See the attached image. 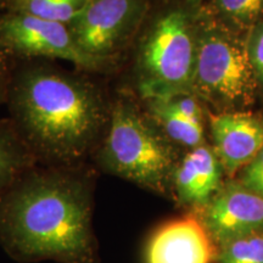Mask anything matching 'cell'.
<instances>
[{"instance_id": "8fae6325", "label": "cell", "mask_w": 263, "mask_h": 263, "mask_svg": "<svg viewBox=\"0 0 263 263\" xmlns=\"http://www.w3.org/2000/svg\"><path fill=\"white\" fill-rule=\"evenodd\" d=\"M223 170L215 150L205 144L192 149L177 164L172 188L180 206L199 213L223 185Z\"/></svg>"}, {"instance_id": "6da1fadb", "label": "cell", "mask_w": 263, "mask_h": 263, "mask_svg": "<svg viewBox=\"0 0 263 263\" xmlns=\"http://www.w3.org/2000/svg\"><path fill=\"white\" fill-rule=\"evenodd\" d=\"M91 215L88 177L32 168L0 196V245L22 263H100Z\"/></svg>"}, {"instance_id": "2e32d148", "label": "cell", "mask_w": 263, "mask_h": 263, "mask_svg": "<svg viewBox=\"0 0 263 263\" xmlns=\"http://www.w3.org/2000/svg\"><path fill=\"white\" fill-rule=\"evenodd\" d=\"M216 263H263V234L248 236L217 248Z\"/></svg>"}, {"instance_id": "52a82bcc", "label": "cell", "mask_w": 263, "mask_h": 263, "mask_svg": "<svg viewBox=\"0 0 263 263\" xmlns=\"http://www.w3.org/2000/svg\"><path fill=\"white\" fill-rule=\"evenodd\" d=\"M145 8L146 0H89L68 27L78 47L104 64L136 29Z\"/></svg>"}, {"instance_id": "7c38bea8", "label": "cell", "mask_w": 263, "mask_h": 263, "mask_svg": "<svg viewBox=\"0 0 263 263\" xmlns=\"http://www.w3.org/2000/svg\"><path fill=\"white\" fill-rule=\"evenodd\" d=\"M34 156L15 128L0 124V196L32 170Z\"/></svg>"}, {"instance_id": "277c9868", "label": "cell", "mask_w": 263, "mask_h": 263, "mask_svg": "<svg viewBox=\"0 0 263 263\" xmlns=\"http://www.w3.org/2000/svg\"><path fill=\"white\" fill-rule=\"evenodd\" d=\"M195 38L193 93L226 108L252 104L258 82L246 43L211 17L200 20Z\"/></svg>"}, {"instance_id": "4fadbf2b", "label": "cell", "mask_w": 263, "mask_h": 263, "mask_svg": "<svg viewBox=\"0 0 263 263\" xmlns=\"http://www.w3.org/2000/svg\"><path fill=\"white\" fill-rule=\"evenodd\" d=\"M151 112L161 123L170 139L180 145L189 147L190 150L203 144V128L202 123L194 122L182 115L174 112L163 105L161 101L150 100Z\"/></svg>"}, {"instance_id": "9a60e30c", "label": "cell", "mask_w": 263, "mask_h": 263, "mask_svg": "<svg viewBox=\"0 0 263 263\" xmlns=\"http://www.w3.org/2000/svg\"><path fill=\"white\" fill-rule=\"evenodd\" d=\"M213 9L224 22L236 27H250L261 22L263 0H213Z\"/></svg>"}, {"instance_id": "e0dca14e", "label": "cell", "mask_w": 263, "mask_h": 263, "mask_svg": "<svg viewBox=\"0 0 263 263\" xmlns=\"http://www.w3.org/2000/svg\"><path fill=\"white\" fill-rule=\"evenodd\" d=\"M155 100L161 101L174 112L182 115L183 117L189 118L194 122L202 123V110L193 94H178L170 98L155 99Z\"/></svg>"}, {"instance_id": "9c48e42d", "label": "cell", "mask_w": 263, "mask_h": 263, "mask_svg": "<svg viewBox=\"0 0 263 263\" xmlns=\"http://www.w3.org/2000/svg\"><path fill=\"white\" fill-rule=\"evenodd\" d=\"M217 246L196 213L160 226L147 240L145 263H213Z\"/></svg>"}, {"instance_id": "44dd1931", "label": "cell", "mask_w": 263, "mask_h": 263, "mask_svg": "<svg viewBox=\"0 0 263 263\" xmlns=\"http://www.w3.org/2000/svg\"><path fill=\"white\" fill-rule=\"evenodd\" d=\"M200 2H201V0H190V3H192L193 5H197Z\"/></svg>"}, {"instance_id": "7a4b0ae2", "label": "cell", "mask_w": 263, "mask_h": 263, "mask_svg": "<svg viewBox=\"0 0 263 263\" xmlns=\"http://www.w3.org/2000/svg\"><path fill=\"white\" fill-rule=\"evenodd\" d=\"M15 130L33 156L71 166L83 159L108 123L103 98L81 78L29 68L9 82Z\"/></svg>"}, {"instance_id": "5b68a950", "label": "cell", "mask_w": 263, "mask_h": 263, "mask_svg": "<svg viewBox=\"0 0 263 263\" xmlns=\"http://www.w3.org/2000/svg\"><path fill=\"white\" fill-rule=\"evenodd\" d=\"M196 60L195 27L189 15L174 9L157 18L141 45L139 89L147 101L193 94Z\"/></svg>"}, {"instance_id": "30bf717a", "label": "cell", "mask_w": 263, "mask_h": 263, "mask_svg": "<svg viewBox=\"0 0 263 263\" xmlns=\"http://www.w3.org/2000/svg\"><path fill=\"white\" fill-rule=\"evenodd\" d=\"M213 150L227 176H234L263 149V121L242 112L210 116Z\"/></svg>"}, {"instance_id": "ffe728a7", "label": "cell", "mask_w": 263, "mask_h": 263, "mask_svg": "<svg viewBox=\"0 0 263 263\" xmlns=\"http://www.w3.org/2000/svg\"><path fill=\"white\" fill-rule=\"evenodd\" d=\"M8 57L9 55L0 48V100L3 95L8 93L9 82L8 81Z\"/></svg>"}, {"instance_id": "ac0fdd59", "label": "cell", "mask_w": 263, "mask_h": 263, "mask_svg": "<svg viewBox=\"0 0 263 263\" xmlns=\"http://www.w3.org/2000/svg\"><path fill=\"white\" fill-rule=\"evenodd\" d=\"M238 180L248 189L263 196V149L241 170Z\"/></svg>"}, {"instance_id": "5bb4252c", "label": "cell", "mask_w": 263, "mask_h": 263, "mask_svg": "<svg viewBox=\"0 0 263 263\" xmlns=\"http://www.w3.org/2000/svg\"><path fill=\"white\" fill-rule=\"evenodd\" d=\"M89 0H8L9 11L70 25Z\"/></svg>"}, {"instance_id": "ba28073f", "label": "cell", "mask_w": 263, "mask_h": 263, "mask_svg": "<svg viewBox=\"0 0 263 263\" xmlns=\"http://www.w3.org/2000/svg\"><path fill=\"white\" fill-rule=\"evenodd\" d=\"M217 248L234 240L263 234V196L239 180L223 183L199 213Z\"/></svg>"}, {"instance_id": "8992f818", "label": "cell", "mask_w": 263, "mask_h": 263, "mask_svg": "<svg viewBox=\"0 0 263 263\" xmlns=\"http://www.w3.org/2000/svg\"><path fill=\"white\" fill-rule=\"evenodd\" d=\"M0 48L8 55L61 59L83 68L103 65L78 47L68 25L21 12L0 15Z\"/></svg>"}, {"instance_id": "3957f363", "label": "cell", "mask_w": 263, "mask_h": 263, "mask_svg": "<svg viewBox=\"0 0 263 263\" xmlns=\"http://www.w3.org/2000/svg\"><path fill=\"white\" fill-rule=\"evenodd\" d=\"M98 163L105 172L157 194L168 192L177 167L171 146L134 105L123 100L108 118Z\"/></svg>"}, {"instance_id": "d6986e66", "label": "cell", "mask_w": 263, "mask_h": 263, "mask_svg": "<svg viewBox=\"0 0 263 263\" xmlns=\"http://www.w3.org/2000/svg\"><path fill=\"white\" fill-rule=\"evenodd\" d=\"M246 45L256 78L258 83L263 85V21L255 26Z\"/></svg>"}]
</instances>
